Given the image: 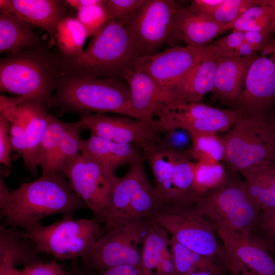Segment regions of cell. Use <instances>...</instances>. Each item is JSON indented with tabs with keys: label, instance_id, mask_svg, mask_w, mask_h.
I'll list each match as a JSON object with an SVG mask.
<instances>
[{
	"label": "cell",
	"instance_id": "obj_38",
	"mask_svg": "<svg viewBox=\"0 0 275 275\" xmlns=\"http://www.w3.org/2000/svg\"><path fill=\"white\" fill-rule=\"evenodd\" d=\"M144 0L106 1L108 22L115 21L125 24Z\"/></svg>",
	"mask_w": 275,
	"mask_h": 275
},
{
	"label": "cell",
	"instance_id": "obj_43",
	"mask_svg": "<svg viewBox=\"0 0 275 275\" xmlns=\"http://www.w3.org/2000/svg\"><path fill=\"white\" fill-rule=\"evenodd\" d=\"M222 263L231 275H258L228 254Z\"/></svg>",
	"mask_w": 275,
	"mask_h": 275
},
{
	"label": "cell",
	"instance_id": "obj_10",
	"mask_svg": "<svg viewBox=\"0 0 275 275\" xmlns=\"http://www.w3.org/2000/svg\"><path fill=\"white\" fill-rule=\"evenodd\" d=\"M181 7L173 0H144L125 23L144 56L155 54L161 47L179 40L176 23Z\"/></svg>",
	"mask_w": 275,
	"mask_h": 275
},
{
	"label": "cell",
	"instance_id": "obj_5",
	"mask_svg": "<svg viewBox=\"0 0 275 275\" xmlns=\"http://www.w3.org/2000/svg\"><path fill=\"white\" fill-rule=\"evenodd\" d=\"M237 112L234 124L222 136L230 171L241 173L264 162L275 163V131L269 117L257 112Z\"/></svg>",
	"mask_w": 275,
	"mask_h": 275
},
{
	"label": "cell",
	"instance_id": "obj_33",
	"mask_svg": "<svg viewBox=\"0 0 275 275\" xmlns=\"http://www.w3.org/2000/svg\"><path fill=\"white\" fill-rule=\"evenodd\" d=\"M79 121L68 123L60 141L53 168V173H62L80 154L79 134L82 129Z\"/></svg>",
	"mask_w": 275,
	"mask_h": 275
},
{
	"label": "cell",
	"instance_id": "obj_19",
	"mask_svg": "<svg viewBox=\"0 0 275 275\" xmlns=\"http://www.w3.org/2000/svg\"><path fill=\"white\" fill-rule=\"evenodd\" d=\"M144 161L139 159L130 164L126 174L116 183L104 223V232L128 221L130 207L136 191L147 177Z\"/></svg>",
	"mask_w": 275,
	"mask_h": 275
},
{
	"label": "cell",
	"instance_id": "obj_29",
	"mask_svg": "<svg viewBox=\"0 0 275 275\" xmlns=\"http://www.w3.org/2000/svg\"><path fill=\"white\" fill-rule=\"evenodd\" d=\"M170 238L177 275L205 270L223 271L220 261L197 253L184 246L173 237Z\"/></svg>",
	"mask_w": 275,
	"mask_h": 275
},
{
	"label": "cell",
	"instance_id": "obj_11",
	"mask_svg": "<svg viewBox=\"0 0 275 275\" xmlns=\"http://www.w3.org/2000/svg\"><path fill=\"white\" fill-rule=\"evenodd\" d=\"M63 174L72 191L92 210L95 220L104 223L113 191L120 177L81 153Z\"/></svg>",
	"mask_w": 275,
	"mask_h": 275
},
{
	"label": "cell",
	"instance_id": "obj_4",
	"mask_svg": "<svg viewBox=\"0 0 275 275\" xmlns=\"http://www.w3.org/2000/svg\"><path fill=\"white\" fill-rule=\"evenodd\" d=\"M130 98L127 83L118 79L60 76L47 107L82 115L113 112L124 115Z\"/></svg>",
	"mask_w": 275,
	"mask_h": 275
},
{
	"label": "cell",
	"instance_id": "obj_24",
	"mask_svg": "<svg viewBox=\"0 0 275 275\" xmlns=\"http://www.w3.org/2000/svg\"><path fill=\"white\" fill-rule=\"evenodd\" d=\"M179 40L193 47L206 46L212 39L232 29V24H221L181 7L176 23Z\"/></svg>",
	"mask_w": 275,
	"mask_h": 275
},
{
	"label": "cell",
	"instance_id": "obj_15",
	"mask_svg": "<svg viewBox=\"0 0 275 275\" xmlns=\"http://www.w3.org/2000/svg\"><path fill=\"white\" fill-rule=\"evenodd\" d=\"M82 129L95 136L123 144H143L156 141L161 130L153 118L150 120L113 117L103 113L81 115L79 120Z\"/></svg>",
	"mask_w": 275,
	"mask_h": 275
},
{
	"label": "cell",
	"instance_id": "obj_17",
	"mask_svg": "<svg viewBox=\"0 0 275 275\" xmlns=\"http://www.w3.org/2000/svg\"><path fill=\"white\" fill-rule=\"evenodd\" d=\"M213 228L229 256L258 275H275V259L252 234L219 227Z\"/></svg>",
	"mask_w": 275,
	"mask_h": 275
},
{
	"label": "cell",
	"instance_id": "obj_48",
	"mask_svg": "<svg viewBox=\"0 0 275 275\" xmlns=\"http://www.w3.org/2000/svg\"><path fill=\"white\" fill-rule=\"evenodd\" d=\"M269 123L275 131V109L273 111L271 116L269 117Z\"/></svg>",
	"mask_w": 275,
	"mask_h": 275
},
{
	"label": "cell",
	"instance_id": "obj_1",
	"mask_svg": "<svg viewBox=\"0 0 275 275\" xmlns=\"http://www.w3.org/2000/svg\"><path fill=\"white\" fill-rule=\"evenodd\" d=\"M143 56L140 44L125 24L111 21L81 53L55 60L60 76L118 79Z\"/></svg>",
	"mask_w": 275,
	"mask_h": 275
},
{
	"label": "cell",
	"instance_id": "obj_6",
	"mask_svg": "<svg viewBox=\"0 0 275 275\" xmlns=\"http://www.w3.org/2000/svg\"><path fill=\"white\" fill-rule=\"evenodd\" d=\"M213 227L251 234L261 210L249 195L244 182L230 172L218 187L198 197L193 206Z\"/></svg>",
	"mask_w": 275,
	"mask_h": 275
},
{
	"label": "cell",
	"instance_id": "obj_40",
	"mask_svg": "<svg viewBox=\"0 0 275 275\" xmlns=\"http://www.w3.org/2000/svg\"><path fill=\"white\" fill-rule=\"evenodd\" d=\"M244 41H245L244 32L233 31L229 35L216 40L212 44L215 48L218 54L225 57Z\"/></svg>",
	"mask_w": 275,
	"mask_h": 275
},
{
	"label": "cell",
	"instance_id": "obj_8",
	"mask_svg": "<svg viewBox=\"0 0 275 275\" xmlns=\"http://www.w3.org/2000/svg\"><path fill=\"white\" fill-rule=\"evenodd\" d=\"M150 223L149 219L129 220L105 231L81 257L84 264L100 273L124 265L141 268L139 246Z\"/></svg>",
	"mask_w": 275,
	"mask_h": 275
},
{
	"label": "cell",
	"instance_id": "obj_3",
	"mask_svg": "<svg viewBox=\"0 0 275 275\" xmlns=\"http://www.w3.org/2000/svg\"><path fill=\"white\" fill-rule=\"evenodd\" d=\"M60 78L55 59L40 46L1 60V91L35 99L46 106Z\"/></svg>",
	"mask_w": 275,
	"mask_h": 275
},
{
	"label": "cell",
	"instance_id": "obj_35",
	"mask_svg": "<svg viewBox=\"0 0 275 275\" xmlns=\"http://www.w3.org/2000/svg\"><path fill=\"white\" fill-rule=\"evenodd\" d=\"M76 18L85 27L89 36H95L108 22L106 1L101 0L78 11Z\"/></svg>",
	"mask_w": 275,
	"mask_h": 275
},
{
	"label": "cell",
	"instance_id": "obj_30",
	"mask_svg": "<svg viewBox=\"0 0 275 275\" xmlns=\"http://www.w3.org/2000/svg\"><path fill=\"white\" fill-rule=\"evenodd\" d=\"M191 147V158L196 161L213 163L225 161L226 148L222 137L212 131H188Z\"/></svg>",
	"mask_w": 275,
	"mask_h": 275
},
{
	"label": "cell",
	"instance_id": "obj_50",
	"mask_svg": "<svg viewBox=\"0 0 275 275\" xmlns=\"http://www.w3.org/2000/svg\"><path fill=\"white\" fill-rule=\"evenodd\" d=\"M11 275H24L23 272L21 271H20L15 268L13 269L12 270Z\"/></svg>",
	"mask_w": 275,
	"mask_h": 275
},
{
	"label": "cell",
	"instance_id": "obj_23",
	"mask_svg": "<svg viewBox=\"0 0 275 275\" xmlns=\"http://www.w3.org/2000/svg\"><path fill=\"white\" fill-rule=\"evenodd\" d=\"M64 11L59 1L7 0L2 13L14 15L56 36L57 25L64 17Z\"/></svg>",
	"mask_w": 275,
	"mask_h": 275
},
{
	"label": "cell",
	"instance_id": "obj_36",
	"mask_svg": "<svg viewBox=\"0 0 275 275\" xmlns=\"http://www.w3.org/2000/svg\"><path fill=\"white\" fill-rule=\"evenodd\" d=\"M260 0H224L206 18L221 24H232L243 12L259 3Z\"/></svg>",
	"mask_w": 275,
	"mask_h": 275
},
{
	"label": "cell",
	"instance_id": "obj_37",
	"mask_svg": "<svg viewBox=\"0 0 275 275\" xmlns=\"http://www.w3.org/2000/svg\"><path fill=\"white\" fill-rule=\"evenodd\" d=\"M269 252L275 254V207L261 211L252 233Z\"/></svg>",
	"mask_w": 275,
	"mask_h": 275
},
{
	"label": "cell",
	"instance_id": "obj_41",
	"mask_svg": "<svg viewBox=\"0 0 275 275\" xmlns=\"http://www.w3.org/2000/svg\"><path fill=\"white\" fill-rule=\"evenodd\" d=\"M22 272L24 275H69L55 262L34 263L24 266Z\"/></svg>",
	"mask_w": 275,
	"mask_h": 275
},
{
	"label": "cell",
	"instance_id": "obj_34",
	"mask_svg": "<svg viewBox=\"0 0 275 275\" xmlns=\"http://www.w3.org/2000/svg\"><path fill=\"white\" fill-rule=\"evenodd\" d=\"M193 189L197 197L221 185L228 174L221 162L206 163L194 162Z\"/></svg>",
	"mask_w": 275,
	"mask_h": 275
},
{
	"label": "cell",
	"instance_id": "obj_42",
	"mask_svg": "<svg viewBox=\"0 0 275 275\" xmlns=\"http://www.w3.org/2000/svg\"><path fill=\"white\" fill-rule=\"evenodd\" d=\"M224 0H193L188 8L193 12L207 17L223 3Z\"/></svg>",
	"mask_w": 275,
	"mask_h": 275
},
{
	"label": "cell",
	"instance_id": "obj_28",
	"mask_svg": "<svg viewBox=\"0 0 275 275\" xmlns=\"http://www.w3.org/2000/svg\"><path fill=\"white\" fill-rule=\"evenodd\" d=\"M38 253L35 245L15 227L1 225L0 258L10 254L14 264L26 266L40 261Z\"/></svg>",
	"mask_w": 275,
	"mask_h": 275
},
{
	"label": "cell",
	"instance_id": "obj_26",
	"mask_svg": "<svg viewBox=\"0 0 275 275\" xmlns=\"http://www.w3.org/2000/svg\"><path fill=\"white\" fill-rule=\"evenodd\" d=\"M32 26L14 15L1 13V53L11 54L39 46L40 39Z\"/></svg>",
	"mask_w": 275,
	"mask_h": 275
},
{
	"label": "cell",
	"instance_id": "obj_51",
	"mask_svg": "<svg viewBox=\"0 0 275 275\" xmlns=\"http://www.w3.org/2000/svg\"><path fill=\"white\" fill-rule=\"evenodd\" d=\"M2 1H3V0H2ZM2 1H1V2H0V6H1V2ZM0 9H1V6H0Z\"/></svg>",
	"mask_w": 275,
	"mask_h": 275
},
{
	"label": "cell",
	"instance_id": "obj_44",
	"mask_svg": "<svg viewBox=\"0 0 275 275\" xmlns=\"http://www.w3.org/2000/svg\"><path fill=\"white\" fill-rule=\"evenodd\" d=\"M99 275H143V273L140 268L124 265L106 270L100 272Z\"/></svg>",
	"mask_w": 275,
	"mask_h": 275
},
{
	"label": "cell",
	"instance_id": "obj_20",
	"mask_svg": "<svg viewBox=\"0 0 275 275\" xmlns=\"http://www.w3.org/2000/svg\"><path fill=\"white\" fill-rule=\"evenodd\" d=\"M150 222L142 243L141 268L143 275H177L168 232Z\"/></svg>",
	"mask_w": 275,
	"mask_h": 275
},
{
	"label": "cell",
	"instance_id": "obj_14",
	"mask_svg": "<svg viewBox=\"0 0 275 275\" xmlns=\"http://www.w3.org/2000/svg\"><path fill=\"white\" fill-rule=\"evenodd\" d=\"M217 53L212 44L202 47L175 46L139 58L133 67L170 89L200 62Z\"/></svg>",
	"mask_w": 275,
	"mask_h": 275
},
{
	"label": "cell",
	"instance_id": "obj_22",
	"mask_svg": "<svg viewBox=\"0 0 275 275\" xmlns=\"http://www.w3.org/2000/svg\"><path fill=\"white\" fill-rule=\"evenodd\" d=\"M218 55L211 92L215 98L233 107L241 94L247 70L256 54L246 57Z\"/></svg>",
	"mask_w": 275,
	"mask_h": 275
},
{
	"label": "cell",
	"instance_id": "obj_2",
	"mask_svg": "<svg viewBox=\"0 0 275 275\" xmlns=\"http://www.w3.org/2000/svg\"><path fill=\"white\" fill-rule=\"evenodd\" d=\"M62 173L41 176L10 191L0 206L4 225L32 231L44 218L56 214L71 215L87 207L72 191Z\"/></svg>",
	"mask_w": 275,
	"mask_h": 275
},
{
	"label": "cell",
	"instance_id": "obj_46",
	"mask_svg": "<svg viewBox=\"0 0 275 275\" xmlns=\"http://www.w3.org/2000/svg\"><path fill=\"white\" fill-rule=\"evenodd\" d=\"M101 0H67L65 3L69 6L74 8L77 11L86 7L96 4Z\"/></svg>",
	"mask_w": 275,
	"mask_h": 275
},
{
	"label": "cell",
	"instance_id": "obj_18",
	"mask_svg": "<svg viewBox=\"0 0 275 275\" xmlns=\"http://www.w3.org/2000/svg\"><path fill=\"white\" fill-rule=\"evenodd\" d=\"M80 151L111 174L124 165L144 160L141 149L135 144H119L95 136L81 139Z\"/></svg>",
	"mask_w": 275,
	"mask_h": 275
},
{
	"label": "cell",
	"instance_id": "obj_39",
	"mask_svg": "<svg viewBox=\"0 0 275 275\" xmlns=\"http://www.w3.org/2000/svg\"><path fill=\"white\" fill-rule=\"evenodd\" d=\"M10 126L9 121L0 113V162L8 168L10 166V152L12 151Z\"/></svg>",
	"mask_w": 275,
	"mask_h": 275
},
{
	"label": "cell",
	"instance_id": "obj_45",
	"mask_svg": "<svg viewBox=\"0 0 275 275\" xmlns=\"http://www.w3.org/2000/svg\"><path fill=\"white\" fill-rule=\"evenodd\" d=\"M12 256L7 254L0 258V275H11L14 267Z\"/></svg>",
	"mask_w": 275,
	"mask_h": 275
},
{
	"label": "cell",
	"instance_id": "obj_16",
	"mask_svg": "<svg viewBox=\"0 0 275 275\" xmlns=\"http://www.w3.org/2000/svg\"><path fill=\"white\" fill-rule=\"evenodd\" d=\"M130 91V98L124 115L150 120L161 106L178 101L171 90L157 84L145 72L132 67L123 75Z\"/></svg>",
	"mask_w": 275,
	"mask_h": 275
},
{
	"label": "cell",
	"instance_id": "obj_31",
	"mask_svg": "<svg viewBox=\"0 0 275 275\" xmlns=\"http://www.w3.org/2000/svg\"><path fill=\"white\" fill-rule=\"evenodd\" d=\"M56 36L62 55L67 57L81 53L88 33L79 21L73 17H64L59 22Z\"/></svg>",
	"mask_w": 275,
	"mask_h": 275
},
{
	"label": "cell",
	"instance_id": "obj_7",
	"mask_svg": "<svg viewBox=\"0 0 275 275\" xmlns=\"http://www.w3.org/2000/svg\"><path fill=\"white\" fill-rule=\"evenodd\" d=\"M52 224L37 226L30 232H21L38 252L45 253L61 260L81 257L104 233L100 223L93 219H74L71 215Z\"/></svg>",
	"mask_w": 275,
	"mask_h": 275
},
{
	"label": "cell",
	"instance_id": "obj_25",
	"mask_svg": "<svg viewBox=\"0 0 275 275\" xmlns=\"http://www.w3.org/2000/svg\"><path fill=\"white\" fill-rule=\"evenodd\" d=\"M218 54L198 63L170 89L180 102H199L214 86Z\"/></svg>",
	"mask_w": 275,
	"mask_h": 275
},
{
	"label": "cell",
	"instance_id": "obj_21",
	"mask_svg": "<svg viewBox=\"0 0 275 275\" xmlns=\"http://www.w3.org/2000/svg\"><path fill=\"white\" fill-rule=\"evenodd\" d=\"M15 105L25 125L26 146L22 157L28 170L36 174L37 155L50 114L44 104L35 99H26Z\"/></svg>",
	"mask_w": 275,
	"mask_h": 275
},
{
	"label": "cell",
	"instance_id": "obj_47",
	"mask_svg": "<svg viewBox=\"0 0 275 275\" xmlns=\"http://www.w3.org/2000/svg\"><path fill=\"white\" fill-rule=\"evenodd\" d=\"M223 271H200L191 272L184 275H223Z\"/></svg>",
	"mask_w": 275,
	"mask_h": 275
},
{
	"label": "cell",
	"instance_id": "obj_12",
	"mask_svg": "<svg viewBox=\"0 0 275 275\" xmlns=\"http://www.w3.org/2000/svg\"><path fill=\"white\" fill-rule=\"evenodd\" d=\"M237 112L199 102H178L165 105L153 118L161 130L180 129L225 133L234 124Z\"/></svg>",
	"mask_w": 275,
	"mask_h": 275
},
{
	"label": "cell",
	"instance_id": "obj_9",
	"mask_svg": "<svg viewBox=\"0 0 275 275\" xmlns=\"http://www.w3.org/2000/svg\"><path fill=\"white\" fill-rule=\"evenodd\" d=\"M170 233L177 242L197 253L221 261L226 255L205 217L192 207L164 206L149 219Z\"/></svg>",
	"mask_w": 275,
	"mask_h": 275
},
{
	"label": "cell",
	"instance_id": "obj_32",
	"mask_svg": "<svg viewBox=\"0 0 275 275\" xmlns=\"http://www.w3.org/2000/svg\"><path fill=\"white\" fill-rule=\"evenodd\" d=\"M68 123L50 115L48 126L42 139L37 157V164L42 175L52 174L55 158L61 136Z\"/></svg>",
	"mask_w": 275,
	"mask_h": 275
},
{
	"label": "cell",
	"instance_id": "obj_27",
	"mask_svg": "<svg viewBox=\"0 0 275 275\" xmlns=\"http://www.w3.org/2000/svg\"><path fill=\"white\" fill-rule=\"evenodd\" d=\"M246 189L261 211L275 207V163L264 162L242 172Z\"/></svg>",
	"mask_w": 275,
	"mask_h": 275
},
{
	"label": "cell",
	"instance_id": "obj_13",
	"mask_svg": "<svg viewBox=\"0 0 275 275\" xmlns=\"http://www.w3.org/2000/svg\"><path fill=\"white\" fill-rule=\"evenodd\" d=\"M255 56L246 71L244 88L233 109L267 115L275 104V38Z\"/></svg>",
	"mask_w": 275,
	"mask_h": 275
},
{
	"label": "cell",
	"instance_id": "obj_49",
	"mask_svg": "<svg viewBox=\"0 0 275 275\" xmlns=\"http://www.w3.org/2000/svg\"><path fill=\"white\" fill-rule=\"evenodd\" d=\"M265 3L270 6L273 9L275 16V0H264Z\"/></svg>",
	"mask_w": 275,
	"mask_h": 275
}]
</instances>
